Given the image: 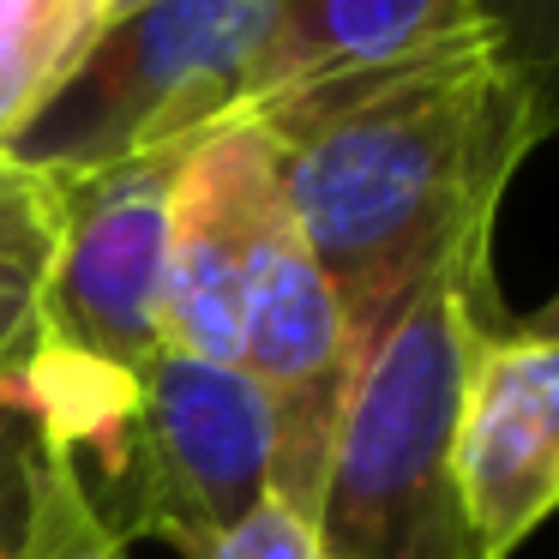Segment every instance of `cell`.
Returning <instances> with one entry per match:
<instances>
[{
  "label": "cell",
  "mask_w": 559,
  "mask_h": 559,
  "mask_svg": "<svg viewBox=\"0 0 559 559\" xmlns=\"http://www.w3.org/2000/svg\"><path fill=\"white\" fill-rule=\"evenodd\" d=\"M277 187L367 361L433 271L493 253L518 163L542 145L487 37L331 73L253 103Z\"/></svg>",
  "instance_id": "obj_1"
},
{
  "label": "cell",
  "mask_w": 559,
  "mask_h": 559,
  "mask_svg": "<svg viewBox=\"0 0 559 559\" xmlns=\"http://www.w3.org/2000/svg\"><path fill=\"white\" fill-rule=\"evenodd\" d=\"M493 253L433 271L367 349L319 493V559H475L457 493L469 361L499 331Z\"/></svg>",
  "instance_id": "obj_2"
},
{
  "label": "cell",
  "mask_w": 559,
  "mask_h": 559,
  "mask_svg": "<svg viewBox=\"0 0 559 559\" xmlns=\"http://www.w3.org/2000/svg\"><path fill=\"white\" fill-rule=\"evenodd\" d=\"M265 31L271 0H151L97 31L73 73L0 139V163L73 181L241 121Z\"/></svg>",
  "instance_id": "obj_3"
},
{
  "label": "cell",
  "mask_w": 559,
  "mask_h": 559,
  "mask_svg": "<svg viewBox=\"0 0 559 559\" xmlns=\"http://www.w3.org/2000/svg\"><path fill=\"white\" fill-rule=\"evenodd\" d=\"M73 463H97L79 481L121 542L157 535L181 559H205L271 499V415L241 367L157 349Z\"/></svg>",
  "instance_id": "obj_4"
},
{
  "label": "cell",
  "mask_w": 559,
  "mask_h": 559,
  "mask_svg": "<svg viewBox=\"0 0 559 559\" xmlns=\"http://www.w3.org/2000/svg\"><path fill=\"white\" fill-rule=\"evenodd\" d=\"M187 145L145 151V157L73 175V181H49L55 265L43 289V361L91 379H133L163 349V235H169V193Z\"/></svg>",
  "instance_id": "obj_5"
},
{
  "label": "cell",
  "mask_w": 559,
  "mask_h": 559,
  "mask_svg": "<svg viewBox=\"0 0 559 559\" xmlns=\"http://www.w3.org/2000/svg\"><path fill=\"white\" fill-rule=\"evenodd\" d=\"M235 367L259 385L271 415V499L289 506L301 523H313L361 361L349 349L337 295L319 259L307 253L289 205L271 217L247 265Z\"/></svg>",
  "instance_id": "obj_6"
},
{
  "label": "cell",
  "mask_w": 559,
  "mask_h": 559,
  "mask_svg": "<svg viewBox=\"0 0 559 559\" xmlns=\"http://www.w3.org/2000/svg\"><path fill=\"white\" fill-rule=\"evenodd\" d=\"M283 211L277 163L253 121L211 127L181 157L163 235L157 337L169 355L235 367L247 265Z\"/></svg>",
  "instance_id": "obj_7"
},
{
  "label": "cell",
  "mask_w": 559,
  "mask_h": 559,
  "mask_svg": "<svg viewBox=\"0 0 559 559\" xmlns=\"http://www.w3.org/2000/svg\"><path fill=\"white\" fill-rule=\"evenodd\" d=\"M457 493L475 559H511L559 511V343L481 337L457 415Z\"/></svg>",
  "instance_id": "obj_8"
},
{
  "label": "cell",
  "mask_w": 559,
  "mask_h": 559,
  "mask_svg": "<svg viewBox=\"0 0 559 559\" xmlns=\"http://www.w3.org/2000/svg\"><path fill=\"white\" fill-rule=\"evenodd\" d=\"M469 37H487L469 0H271V31L247 67V109L313 79L409 61Z\"/></svg>",
  "instance_id": "obj_9"
},
{
  "label": "cell",
  "mask_w": 559,
  "mask_h": 559,
  "mask_svg": "<svg viewBox=\"0 0 559 559\" xmlns=\"http://www.w3.org/2000/svg\"><path fill=\"white\" fill-rule=\"evenodd\" d=\"M55 265V187L0 163V379H25L43 343Z\"/></svg>",
  "instance_id": "obj_10"
},
{
  "label": "cell",
  "mask_w": 559,
  "mask_h": 559,
  "mask_svg": "<svg viewBox=\"0 0 559 559\" xmlns=\"http://www.w3.org/2000/svg\"><path fill=\"white\" fill-rule=\"evenodd\" d=\"M103 0H0V139L97 43Z\"/></svg>",
  "instance_id": "obj_11"
},
{
  "label": "cell",
  "mask_w": 559,
  "mask_h": 559,
  "mask_svg": "<svg viewBox=\"0 0 559 559\" xmlns=\"http://www.w3.org/2000/svg\"><path fill=\"white\" fill-rule=\"evenodd\" d=\"M13 559H127V542L97 518L85 481H79L73 451L55 439H43V463H37V493H31V523L19 535Z\"/></svg>",
  "instance_id": "obj_12"
},
{
  "label": "cell",
  "mask_w": 559,
  "mask_h": 559,
  "mask_svg": "<svg viewBox=\"0 0 559 559\" xmlns=\"http://www.w3.org/2000/svg\"><path fill=\"white\" fill-rule=\"evenodd\" d=\"M542 139H559V0H469Z\"/></svg>",
  "instance_id": "obj_13"
},
{
  "label": "cell",
  "mask_w": 559,
  "mask_h": 559,
  "mask_svg": "<svg viewBox=\"0 0 559 559\" xmlns=\"http://www.w3.org/2000/svg\"><path fill=\"white\" fill-rule=\"evenodd\" d=\"M49 439L37 391L25 379H0V559H13L19 535L31 523V493H37V463Z\"/></svg>",
  "instance_id": "obj_14"
},
{
  "label": "cell",
  "mask_w": 559,
  "mask_h": 559,
  "mask_svg": "<svg viewBox=\"0 0 559 559\" xmlns=\"http://www.w3.org/2000/svg\"><path fill=\"white\" fill-rule=\"evenodd\" d=\"M205 559H319V542H313V523H301L289 506L265 499V506L247 511Z\"/></svg>",
  "instance_id": "obj_15"
},
{
  "label": "cell",
  "mask_w": 559,
  "mask_h": 559,
  "mask_svg": "<svg viewBox=\"0 0 559 559\" xmlns=\"http://www.w3.org/2000/svg\"><path fill=\"white\" fill-rule=\"evenodd\" d=\"M511 325H518V331H530V337H554V343H559V295H554V301H542L535 313L511 319Z\"/></svg>",
  "instance_id": "obj_16"
},
{
  "label": "cell",
  "mask_w": 559,
  "mask_h": 559,
  "mask_svg": "<svg viewBox=\"0 0 559 559\" xmlns=\"http://www.w3.org/2000/svg\"><path fill=\"white\" fill-rule=\"evenodd\" d=\"M139 7H151V0H103V25H115V19L139 13Z\"/></svg>",
  "instance_id": "obj_17"
}]
</instances>
